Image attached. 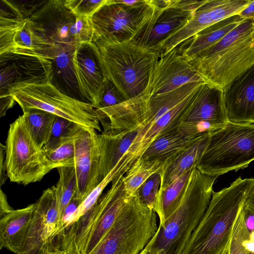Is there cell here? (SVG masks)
Instances as JSON below:
<instances>
[{"instance_id": "f6af8a7d", "label": "cell", "mask_w": 254, "mask_h": 254, "mask_svg": "<svg viewBox=\"0 0 254 254\" xmlns=\"http://www.w3.org/2000/svg\"><path fill=\"white\" fill-rule=\"evenodd\" d=\"M238 15L244 19L254 20V0H251L249 5Z\"/></svg>"}, {"instance_id": "ac0fdd59", "label": "cell", "mask_w": 254, "mask_h": 254, "mask_svg": "<svg viewBox=\"0 0 254 254\" xmlns=\"http://www.w3.org/2000/svg\"><path fill=\"white\" fill-rule=\"evenodd\" d=\"M206 0H168L151 29L134 42L140 46L159 53L160 44L184 26ZM161 54V53H160Z\"/></svg>"}, {"instance_id": "ba28073f", "label": "cell", "mask_w": 254, "mask_h": 254, "mask_svg": "<svg viewBox=\"0 0 254 254\" xmlns=\"http://www.w3.org/2000/svg\"><path fill=\"white\" fill-rule=\"evenodd\" d=\"M157 214L130 195L116 221L90 254H139L156 233Z\"/></svg>"}, {"instance_id": "4316f807", "label": "cell", "mask_w": 254, "mask_h": 254, "mask_svg": "<svg viewBox=\"0 0 254 254\" xmlns=\"http://www.w3.org/2000/svg\"><path fill=\"white\" fill-rule=\"evenodd\" d=\"M210 134H207L201 137L162 169L159 173L161 182L159 191L164 190L190 170L197 168Z\"/></svg>"}, {"instance_id": "f546056e", "label": "cell", "mask_w": 254, "mask_h": 254, "mask_svg": "<svg viewBox=\"0 0 254 254\" xmlns=\"http://www.w3.org/2000/svg\"><path fill=\"white\" fill-rule=\"evenodd\" d=\"M57 169L59 179L56 185L53 186L59 218L58 230L56 237L63 225L66 208L75 196L77 190L76 177L74 167H61Z\"/></svg>"}, {"instance_id": "4dcf8cb0", "label": "cell", "mask_w": 254, "mask_h": 254, "mask_svg": "<svg viewBox=\"0 0 254 254\" xmlns=\"http://www.w3.org/2000/svg\"><path fill=\"white\" fill-rule=\"evenodd\" d=\"M138 157H139L127 152L110 173L105 177L79 206L73 214L68 225L76 222L89 210L97 201L106 186L110 182H112L116 177L121 174L125 175Z\"/></svg>"}, {"instance_id": "30bf717a", "label": "cell", "mask_w": 254, "mask_h": 254, "mask_svg": "<svg viewBox=\"0 0 254 254\" xmlns=\"http://www.w3.org/2000/svg\"><path fill=\"white\" fill-rule=\"evenodd\" d=\"M5 145L6 172L10 182L26 186L40 182L51 171L21 116L10 124Z\"/></svg>"}, {"instance_id": "8992f818", "label": "cell", "mask_w": 254, "mask_h": 254, "mask_svg": "<svg viewBox=\"0 0 254 254\" xmlns=\"http://www.w3.org/2000/svg\"><path fill=\"white\" fill-rule=\"evenodd\" d=\"M97 46L108 80L115 85L125 101L135 97L145 89L151 69L161 56L134 41Z\"/></svg>"}, {"instance_id": "d6a6232c", "label": "cell", "mask_w": 254, "mask_h": 254, "mask_svg": "<svg viewBox=\"0 0 254 254\" xmlns=\"http://www.w3.org/2000/svg\"><path fill=\"white\" fill-rule=\"evenodd\" d=\"M76 47L58 46L54 58L51 61L54 75L57 74L58 77L60 75L68 89L73 90L75 88L78 90L72 63L73 54Z\"/></svg>"}, {"instance_id": "7c38bea8", "label": "cell", "mask_w": 254, "mask_h": 254, "mask_svg": "<svg viewBox=\"0 0 254 254\" xmlns=\"http://www.w3.org/2000/svg\"><path fill=\"white\" fill-rule=\"evenodd\" d=\"M0 97L32 85L51 83L52 62L43 57L12 52L0 54Z\"/></svg>"}, {"instance_id": "ab89813d", "label": "cell", "mask_w": 254, "mask_h": 254, "mask_svg": "<svg viewBox=\"0 0 254 254\" xmlns=\"http://www.w3.org/2000/svg\"><path fill=\"white\" fill-rule=\"evenodd\" d=\"M125 101L123 95L115 85L108 80L103 98L97 109L112 107Z\"/></svg>"}, {"instance_id": "cb8c5ba5", "label": "cell", "mask_w": 254, "mask_h": 254, "mask_svg": "<svg viewBox=\"0 0 254 254\" xmlns=\"http://www.w3.org/2000/svg\"><path fill=\"white\" fill-rule=\"evenodd\" d=\"M140 129L112 134H98L100 183L128 151Z\"/></svg>"}, {"instance_id": "d4e9b609", "label": "cell", "mask_w": 254, "mask_h": 254, "mask_svg": "<svg viewBox=\"0 0 254 254\" xmlns=\"http://www.w3.org/2000/svg\"><path fill=\"white\" fill-rule=\"evenodd\" d=\"M56 47L49 42L42 30L28 18L16 33L11 52L41 57L52 61Z\"/></svg>"}, {"instance_id": "4fadbf2b", "label": "cell", "mask_w": 254, "mask_h": 254, "mask_svg": "<svg viewBox=\"0 0 254 254\" xmlns=\"http://www.w3.org/2000/svg\"><path fill=\"white\" fill-rule=\"evenodd\" d=\"M252 0H206L182 28L160 45L159 51L165 56L202 30L224 19L238 15Z\"/></svg>"}, {"instance_id": "8fae6325", "label": "cell", "mask_w": 254, "mask_h": 254, "mask_svg": "<svg viewBox=\"0 0 254 254\" xmlns=\"http://www.w3.org/2000/svg\"><path fill=\"white\" fill-rule=\"evenodd\" d=\"M29 19L54 46L76 47L80 43L92 42L90 18L75 16L65 6L64 0H47Z\"/></svg>"}, {"instance_id": "ffe728a7", "label": "cell", "mask_w": 254, "mask_h": 254, "mask_svg": "<svg viewBox=\"0 0 254 254\" xmlns=\"http://www.w3.org/2000/svg\"><path fill=\"white\" fill-rule=\"evenodd\" d=\"M228 121L254 124V65L224 89Z\"/></svg>"}, {"instance_id": "52a82bcc", "label": "cell", "mask_w": 254, "mask_h": 254, "mask_svg": "<svg viewBox=\"0 0 254 254\" xmlns=\"http://www.w3.org/2000/svg\"><path fill=\"white\" fill-rule=\"evenodd\" d=\"M254 161V124L228 121L210 135L197 169L217 177L248 167Z\"/></svg>"}, {"instance_id": "7a4b0ae2", "label": "cell", "mask_w": 254, "mask_h": 254, "mask_svg": "<svg viewBox=\"0 0 254 254\" xmlns=\"http://www.w3.org/2000/svg\"><path fill=\"white\" fill-rule=\"evenodd\" d=\"M217 178L194 168L179 205L163 225L158 226L146 247L158 254H182L208 206Z\"/></svg>"}, {"instance_id": "e0dca14e", "label": "cell", "mask_w": 254, "mask_h": 254, "mask_svg": "<svg viewBox=\"0 0 254 254\" xmlns=\"http://www.w3.org/2000/svg\"><path fill=\"white\" fill-rule=\"evenodd\" d=\"M74 141L77 181L74 197L83 202L100 183L98 133L95 129L84 127Z\"/></svg>"}, {"instance_id": "d590c367", "label": "cell", "mask_w": 254, "mask_h": 254, "mask_svg": "<svg viewBox=\"0 0 254 254\" xmlns=\"http://www.w3.org/2000/svg\"><path fill=\"white\" fill-rule=\"evenodd\" d=\"M242 209L233 227L228 254H248L244 244L248 233L245 227Z\"/></svg>"}, {"instance_id": "3957f363", "label": "cell", "mask_w": 254, "mask_h": 254, "mask_svg": "<svg viewBox=\"0 0 254 254\" xmlns=\"http://www.w3.org/2000/svg\"><path fill=\"white\" fill-rule=\"evenodd\" d=\"M190 63L206 82L224 89L254 65V20L244 19Z\"/></svg>"}, {"instance_id": "9c48e42d", "label": "cell", "mask_w": 254, "mask_h": 254, "mask_svg": "<svg viewBox=\"0 0 254 254\" xmlns=\"http://www.w3.org/2000/svg\"><path fill=\"white\" fill-rule=\"evenodd\" d=\"M10 95L22 110L40 109L82 127L101 131L93 105L64 94L51 83L26 86Z\"/></svg>"}, {"instance_id": "6da1fadb", "label": "cell", "mask_w": 254, "mask_h": 254, "mask_svg": "<svg viewBox=\"0 0 254 254\" xmlns=\"http://www.w3.org/2000/svg\"><path fill=\"white\" fill-rule=\"evenodd\" d=\"M254 188V178L239 177L228 187L213 191L182 254H228L235 221Z\"/></svg>"}, {"instance_id": "5bb4252c", "label": "cell", "mask_w": 254, "mask_h": 254, "mask_svg": "<svg viewBox=\"0 0 254 254\" xmlns=\"http://www.w3.org/2000/svg\"><path fill=\"white\" fill-rule=\"evenodd\" d=\"M34 204L32 220L19 254H46L55 249L59 218L53 186L44 190Z\"/></svg>"}, {"instance_id": "603a6c76", "label": "cell", "mask_w": 254, "mask_h": 254, "mask_svg": "<svg viewBox=\"0 0 254 254\" xmlns=\"http://www.w3.org/2000/svg\"><path fill=\"white\" fill-rule=\"evenodd\" d=\"M244 19L234 15L202 30L178 46L181 54L191 61L215 46Z\"/></svg>"}, {"instance_id": "836d02e7", "label": "cell", "mask_w": 254, "mask_h": 254, "mask_svg": "<svg viewBox=\"0 0 254 254\" xmlns=\"http://www.w3.org/2000/svg\"><path fill=\"white\" fill-rule=\"evenodd\" d=\"M83 127L73 122L56 117L51 137L43 149H54L65 141L74 139Z\"/></svg>"}, {"instance_id": "bcb514c9", "label": "cell", "mask_w": 254, "mask_h": 254, "mask_svg": "<svg viewBox=\"0 0 254 254\" xmlns=\"http://www.w3.org/2000/svg\"><path fill=\"white\" fill-rule=\"evenodd\" d=\"M244 244L248 254H254V231L248 233Z\"/></svg>"}, {"instance_id": "b9f144b4", "label": "cell", "mask_w": 254, "mask_h": 254, "mask_svg": "<svg viewBox=\"0 0 254 254\" xmlns=\"http://www.w3.org/2000/svg\"><path fill=\"white\" fill-rule=\"evenodd\" d=\"M0 182L1 186L4 184L7 176L6 172L5 156V145L0 143Z\"/></svg>"}, {"instance_id": "2e32d148", "label": "cell", "mask_w": 254, "mask_h": 254, "mask_svg": "<svg viewBox=\"0 0 254 254\" xmlns=\"http://www.w3.org/2000/svg\"><path fill=\"white\" fill-rule=\"evenodd\" d=\"M206 82L181 54L179 47L160 58L151 69L147 85L142 92L148 95L165 93L188 83Z\"/></svg>"}, {"instance_id": "f1b7e54d", "label": "cell", "mask_w": 254, "mask_h": 254, "mask_svg": "<svg viewBox=\"0 0 254 254\" xmlns=\"http://www.w3.org/2000/svg\"><path fill=\"white\" fill-rule=\"evenodd\" d=\"M22 111L21 116L32 139L42 149L51 137L57 116L36 108H26Z\"/></svg>"}, {"instance_id": "e575fe53", "label": "cell", "mask_w": 254, "mask_h": 254, "mask_svg": "<svg viewBox=\"0 0 254 254\" xmlns=\"http://www.w3.org/2000/svg\"><path fill=\"white\" fill-rule=\"evenodd\" d=\"M42 151L46 163L50 171L61 167L74 166V139L65 141L54 149H42Z\"/></svg>"}, {"instance_id": "7402d4cb", "label": "cell", "mask_w": 254, "mask_h": 254, "mask_svg": "<svg viewBox=\"0 0 254 254\" xmlns=\"http://www.w3.org/2000/svg\"><path fill=\"white\" fill-rule=\"evenodd\" d=\"M35 204L12 209L0 219V248L19 254L24 244L34 209Z\"/></svg>"}, {"instance_id": "5b68a950", "label": "cell", "mask_w": 254, "mask_h": 254, "mask_svg": "<svg viewBox=\"0 0 254 254\" xmlns=\"http://www.w3.org/2000/svg\"><path fill=\"white\" fill-rule=\"evenodd\" d=\"M168 2V0H139L127 5L120 0H108L90 18L92 42L99 46L135 41L151 29Z\"/></svg>"}, {"instance_id": "83f0119b", "label": "cell", "mask_w": 254, "mask_h": 254, "mask_svg": "<svg viewBox=\"0 0 254 254\" xmlns=\"http://www.w3.org/2000/svg\"><path fill=\"white\" fill-rule=\"evenodd\" d=\"M194 168H196L190 170L164 190L158 191L154 211L159 219V225H163L179 205L185 187Z\"/></svg>"}, {"instance_id": "60d3db41", "label": "cell", "mask_w": 254, "mask_h": 254, "mask_svg": "<svg viewBox=\"0 0 254 254\" xmlns=\"http://www.w3.org/2000/svg\"><path fill=\"white\" fill-rule=\"evenodd\" d=\"M47 1V0H9L24 19L29 18Z\"/></svg>"}, {"instance_id": "d6986e66", "label": "cell", "mask_w": 254, "mask_h": 254, "mask_svg": "<svg viewBox=\"0 0 254 254\" xmlns=\"http://www.w3.org/2000/svg\"><path fill=\"white\" fill-rule=\"evenodd\" d=\"M104 134L139 130L146 126L148 117V101L142 93L119 104L96 109Z\"/></svg>"}, {"instance_id": "9a60e30c", "label": "cell", "mask_w": 254, "mask_h": 254, "mask_svg": "<svg viewBox=\"0 0 254 254\" xmlns=\"http://www.w3.org/2000/svg\"><path fill=\"white\" fill-rule=\"evenodd\" d=\"M72 63L80 94L96 109L108 81L98 47L92 42L80 43L73 53Z\"/></svg>"}, {"instance_id": "8d00e7d4", "label": "cell", "mask_w": 254, "mask_h": 254, "mask_svg": "<svg viewBox=\"0 0 254 254\" xmlns=\"http://www.w3.org/2000/svg\"><path fill=\"white\" fill-rule=\"evenodd\" d=\"M224 126L204 121H185L180 126L178 131L186 137H198L211 133Z\"/></svg>"}, {"instance_id": "ee69618b", "label": "cell", "mask_w": 254, "mask_h": 254, "mask_svg": "<svg viewBox=\"0 0 254 254\" xmlns=\"http://www.w3.org/2000/svg\"><path fill=\"white\" fill-rule=\"evenodd\" d=\"M12 209L8 204L5 194L1 190L0 193V218Z\"/></svg>"}, {"instance_id": "484cf974", "label": "cell", "mask_w": 254, "mask_h": 254, "mask_svg": "<svg viewBox=\"0 0 254 254\" xmlns=\"http://www.w3.org/2000/svg\"><path fill=\"white\" fill-rule=\"evenodd\" d=\"M204 135L186 137L176 131L162 135L152 142L140 157L147 160L161 163L162 166L160 172L182 151Z\"/></svg>"}, {"instance_id": "7dc6e473", "label": "cell", "mask_w": 254, "mask_h": 254, "mask_svg": "<svg viewBox=\"0 0 254 254\" xmlns=\"http://www.w3.org/2000/svg\"><path fill=\"white\" fill-rule=\"evenodd\" d=\"M139 254H158V253L156 251L145 247Z\"/></svg>"}, {"instance_id": "1f68e13d", "label": "cell", "mask_w": 254, "mask_h": 254, "mask_svg": "<svg viewBox=\"0 0 254 254\" xmlns=\"http://www.w3.org/2000/svg\"><path fill=\"white\" fill-rule=\"evenodd\" d=\"M162 164L138 157L123 177L124 189L129 195L138 192L141 185L153 174L158 173Z\"/></svg>"}, {"instance_id": "c3c4849f", "label": "cell", "mask_w": 254, "mask_h": 254, "mask_svg": "<svg viewBox=\"0 0 254 254\" xmlns=\"http://www.w3.org/2000/svg\"><path fill=\"white\" fill-rule=\"evenodd\" d=\"M246 202L254 205V188L248 196Z\"/></svg>"}, {"instance_id": "44dd1931", "label": "cell", "mask_w": 254, "mask_h": 254, "mask_svg": "<svg viewBox=\"0 0 254 254\" xmlns=\"http://www.w3.org/2000/svg\"><path fill=\"white\" fill-rule=\"evenodd\" d=\"M204 121L225 125L228 122L224 89L205 82L191 100L186 121Z\"/></svg>"}, {"instance_id": "7bdbcfd3", "label": "cell", "mask_w": 254, "mask_h": 254, "mask_svg": "<svg viewBox=\"0 0 254 254\" xmlns=\"http://www.w3.org/2000/svg\"><path fill=\"white\" fill-rule=\"evenodd\" d=\"M0 117L4 116L7 110L12 107L15 102L12 95L0 97Z\"/></svg>"}, {"instance_id": "74e56055", "label": "cell", "mask_w": 254, "mask_h": 254, "mask_svg": "<svg viewBox=\"0 0 254 254\" xmlns=\"http://www.w3.org/2000/svg\"><path fill=\"white\" fill-rule=\"evenodd\" d=\"M161 182V178L160 174L155 173L141 185L138 191L141 200L154 211Z\"/></svg>"}, {"instance_id": "277c9868", "label": "cell", "mask_w": 254, "mask_h": 254, "mask_svg": "<svg viewBox=\"0 0 254 254\" xmlns=\"http://www.w3.org/2000/svg\"><path fill=\"white\" fill-rule=\"evenodd\" d=\"M116 177L110 188L78 221L66 227L56 240V247L65 254H90L112 227L130 195L124 190L123 177Z\"/></svg>"}, {"instance_id": "f35d334b", "label": "cell", "mask_w": 254, "mask_h": 254, "mask_svg": "<svg viewBox=\"0 0 254 254\" xmlns=\"http://www.w3.org/2000/svg\"><path fill=\"white\" fill-rule=\"evenodd\" d=\"M108 0H64L65 6L77 16L91 18Z\"/></svg>"}]
</instances>
